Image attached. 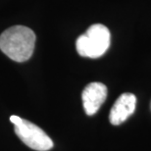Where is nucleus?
Instances as JSON below:
<instances>
[{"label": "nucleus", "instance_id": "7ed1b4c3", "mask_svg": "<svg viewBox=\"0 0 151 151\" xmlns=\"http://www.w3.org/2000/svg\"><path fill=\"white\" fill-rule=\"evenodd\" d=\"M10 122L15 127L14 129L18 137L29 148L37 151H48L53 147L52 139L34 123L16 115L10 117Z\"/></svg>", "mask_w": 151, "mask_h": 151}, {"label": "nucleus", "instance_id": "f257e3e1", "mask_svg": "<svg viewBox=\"0 0 151 151\" xmlns=\"http://www.w3.org/2000/svg\"><path fill=\"white\" fill-rule=\"evenodd\" d=\"M35 38V32L28 27H11L0 35V49L13 61H28L34 53Z\"/></svg>", "mask_w": 151, "mask_h": 151}, {"label": "nucleus", "instance_id": "f03ea898", "mask_svg": "<svg viewBox=\"0 0 151 151\" xmlns=\"http://www.w3.org/2000/svg\"><path fill=\"white\" fill-rule=\"evenodd\" d=\"M111 42L110 32L101 24L90 26L76 42L78 53L87 58H99L108 50Z\"/></svg>", "mask_w": 151, "mask_h": 151}, {"label": "nucleus", "instance_id": "39448f33", "mask_svg": "<svg viewBox=\"0 0 151 151\" xmlns=\"http://www.w3.org/2000/svg\"><path fill=\"white\" fill-rule=\"evenodd\" d=\"M137 106V97L132 93H123L119 96L110 111L109 120L114 126H119L134 114Z\"/></svg>", "mask_w": 151, "mask_h": 151}, {"label": "nucleus", "instance_id": "20e7f679", "mask_svg": "<svg viewBox=\"0 0 151 151\" xmlns=\"http://www.w3.org/2000/svg\"><path fill=\"white\" fill-rule=\"evenodd\" d=\"M107 97V87L102 83H91L84 87L81 99L86 114L92 116L97 113L99 108Z\"/></svg>", "mask_w": 151, "mask_h": 151}]
</instances>
